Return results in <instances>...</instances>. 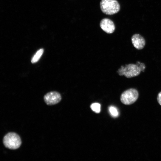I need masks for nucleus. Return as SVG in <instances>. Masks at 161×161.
I'll list each match as a JSON object with an SVG mask.
<instances>
[{
  "instance_id": "1",
  "label": "nucleus",
  "mask_w": 161,
  "mask_h": 161,
  "mask_svg": "<svg viewBox=\"0 0 161 161\" xmlns=\"http://www.w3.org/2000/svg\"><path fill=\"white\" fill-rule=\"evenodd\" d=\"M139 66L133 64L121 66L117 71V73L119 75H124L128 78L137 76L141 71L143 72L145 67L143 63L139 62Z\"/></svg>"
},
{
  "instance_id": "2",
  "label": "nucleus",
  "mask_w": 161,
  "mask_h": 161,
  "mask_svg": "<svg viewBox=\"0 0 161 161\" xmlns=\"http://www.w3.org/2000/svg\"><path fill=\"white\" fill-rule=\"evenodd\" d=\"M3 142L6 148L11 150L18 149L22 143L19 135L13 132H9L6 134L3 138Z\"/></svg>"
},
{
  "instance_id": "3",
  "label": "nucleus",
  "mask_w": 161,
  "mask_h": 161,
  "mask_svg": "<svg viewBox=\"0 0 161 161\" xmlns=\"http://www.w3.org/2000/svg\"><path fill=\"white\" fill-rule=\"evenodd\" d=\"M100 6L102 11L107 15L116 13L120 9L119 4L116 0H101Z\"/></svg>"
},
{
  "instance_id": "4",
  "label": "nucleus",
  "mask_w": 161,
  "mask_h": 161,
  "mask_svg": "<svg viewBox=\"0 0 161 161\" xmlns=\"http://www.w3.org/2000/svg\"><path fill=\"white\" fill-rule=\"evenodd\" d=\"M139 97L137 90L134 88L128 89L121 94L120 97L121 102L126 105H130L134 103Z\"/></svg>"
},
{
  "instance_id": "5",
  "label": "nucleus",
  "mask_w": 161,
  "mask_h": 161,
  "mask_svg": "<svg viewBox=\"0 0 161 161\" xmlns=\"http://www.w3.org/2000/svg\"><path fill=\"white\" fill-rule=\"evenodd\" d=\"M44 101L48 105H53L59 103L61 100V94L56 91H51L46 94L44 97Z\"/></svg>"
},
{
  "instance_id": "6",
  "label": "nucleus",
  "mask_w": 161,
  "mask_h": 161,
  "mask_svg": "<svg viewBox=\"0 0 161 161\" xmlns=\"http://www.w3.org/2000/svg\"><path fill=\"white\" fill-rule=\"evenodd\" d=\"M100 27L103 30L108 34L113 33L115 29L113 21L107 18H103L101 21Z\"/></svg>"
},
{
  "instance_id": "7",
  "label": "nucleus",
  "mask_w": 161,
  "mask_h": 161,
  "mask_svg": "<svg viewBox=\"0 0 161 161\" xmlns=\"http://www.w3.org/2000/svg\"><path fill=\"white\" fill-rule=\"evenodd\" d=\"M131 41L134 47L138 50L142 49L145 44L144 38L138 34L133 35L131 37Z\"/></svg>"
},
{
  "instance_id": "8",
  "label": "nucleus",
  "mask_w": 161,
  "mask_h": 161,
  "mask_svg": "<svg viewBox=\"0 0 161 161\" xmlns=\"http://www.w3.org/2000/svg\"><path fill=\"white\" fill-rule=\"evenodd\" d=\"M44 52L43 48L40 49L38 50L32 57L31 62L32 64L37 62L40 59Z\"/></svg>"
},
{
  "instance_id": "9",
  "label": "nucleus",
  "mask_w": 161,
  "mask_h": 161,
  "mask_svg": "<svg viewBox=\"0 0 161 161\" xmlns=\"http://www.w3.org/2000/svg\"><path fill=\"white\" fill-rule=\"evenodd\" d=\"M109 110L111 115L113 117H116L119 115L117 109L114 106H111L109 108Z\"/></svg>"
},
{
  "instance_id": "10",
  "label": "nucleus",
  "mask_w": 161,
  "mask_h": 161,
  "mask_svg": "<svg viewBox=\"0 0 161 161\" xmlns=\"http://www.w3.org/2000/svg\"><path fill=\"white\" fill-rule=\"evenodd\" d=\"M100 105L97 103H92L90 106L92 110L96 113H99L100 111Z\"/></svg>"
},
{
  "instance_id": "11",
  "label": "nucleus",
  "mask_w": 161,
  "mask_h": 161,
  "mask_svg": "<svg viewBox=\"0 0 161 161\" xmlns=\"http://www.w3.org/2000/svg\"><path fill=\"white\" fill-rule=\"evenodd\" d=\"M157 100L158 103L161 106V92H160L158 94L157 96Z\"/></svg>"
}]
</instances>
